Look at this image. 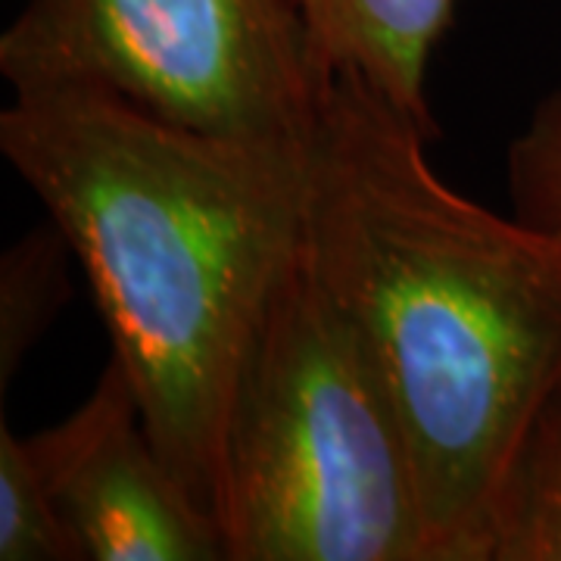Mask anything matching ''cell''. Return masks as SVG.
<instances>
[{
  "label": "cell",
  "mask_w": 561,
  "mask_h": 561,
  "mask_svg": "<svg viewBox=\"0 0 561 561\" xmlns=\"http://www.w3.org/2000/svg\"><path fill=\"white\" fill-rule=\"evenodd\" d=\"M431 138L331 72L306 138V256L381 362L437 561H490L505 478L561 387V234L459 194Z\"/></svg>",
  "instance_id": "cell-1"
},
{
  "label": "cell",
  "mask_w": 561,
  "mask_h": 561,
  "mask_svg": "<svg viewBox=\"0 0 561 561\" xmlns=\"http://www.w3.org/2000/svg\"><path fill=\"white\" fill-rule=\"evenodd\" d=\"M302 150L179 128L84 84L20 88L0 113L3 160L91 284L162 459L213 515L231 387L306 238Z\"/></svg>",
  "instance_id": "cell-2"
},
{
  "label": "cell",
  "mask_w": 561,
  "mask_h": 561,
  "mask_svg": "<svg viewBox=\"0 0 561 561\" xmlns=\"http://www.w3.org/2000/svg\"><path fill=\"white\" fill-rule=\"evenodd\" d=\"M216 518L228 561H437L400 405L306 238L231 387Z\"/></svg>",
  "instance_id": "cell-3"
},
{
  "label": "cell",
  "mask_w": 561,
  "mask_h": 561,
  "mask_svg": "<svg viewBox=\"0 0 561 561\" xmlns=\"http://www.w3.org/2000/svg\"><path fill=\"white\" fill-rule=\"evenodd\" d=\"M13 91L84 84L213 138L306 147L328 69L294 0H28L0 38Z\"/></svg>",
  "instance_id": "cell-4"
},
{
  "label": "cell",
  "mask_w": 561,
  "mask_h": 561,
  "mask_svg": "<svg viewBox=\"0 0 561 561\" xmlns=\"http://www.w3.org/2000/svg\"><path fill=\"white\" fill-rule=\"evenodd\" d=\"M28 446L81 561H228L216 515L162 459L119 362Z\"/></svg>",
  "instance_id": "cell-5"
},
{
  "label": "cell",
  "mask_w": 561,
  "mask_h": 561,
  "mask_svg": "<svg viewBox=\"0 0 561 561\" xmlns=\"http://www.w3.org/2000/svg\"><path fill=\"white\" fill-rule=\"evenodd\" d=\"M328 72L371 88L427 138L440 135L427 103V69L456 0H294Z\"/></svg>",
  "instance_id": "cell-6"
},
{
  "label": "cell",
  "mask_w": 561,
  "mask_h": 561,
  "mask_svg": "<svg viewBox=\"0 0 561 561\" xmlns=\"http://www.w3.org/2000/svg\"><path fill=\"white\" fill-rule=\"evenodd\" d=\"M490 561H561V387L542 405L505 478Z\"/></svg>",
  "instance_id": "cell-7"
},
{
  "label": "cell",
  "mask_w": 561,
  "mask_h": 561,
  "mask_svg": "<svg viewBox=\"0 0 561 561\" xmlns=\"http://www.w3.org/2000/svg\"><path fill=\"white\" fill-rule=\"evenodd\" d=\"M69 262H76L62 231L47 219L0 260V397H7L32 350L54 328L72 297Z\"/></svg>",
  "instance_id": "cell-8"
},
{
  "label": "cell",
  "mask_w": 561,
  "mask_h": 561,
  "mask_svg": "<svg viewBox=\"0 0 561 561\" xmlns=\"http://www.w3.org/2000/svg\"><path fill=\"white\" fill-rule=\"evenodd\" d=\"M0 561H81L28 446L0 421Z\"/></svg>",
  "instance_id": "cell-9"
},
{
  "label": "cell",
  "mask_w": 561,
  "mask_h": 561,
  "mask_svg": "<svg viewBox=\"0 0 561 561\" xmlns=\"http://www.w3.org/2000/svg\"><path fill=\"white\" fill-rule=\"evenodd\" d=\"M512 216L561 234V88L537 103L505 150Z\"/></svg>",
  "instance_id": "cell-10"
}]
</instances>
